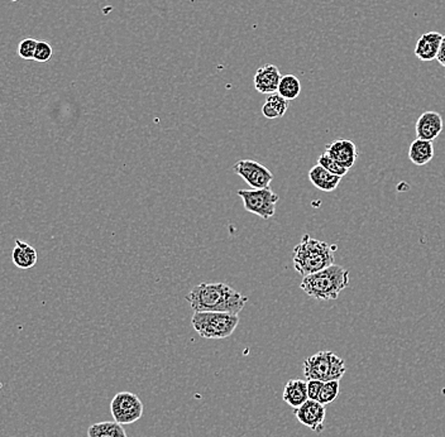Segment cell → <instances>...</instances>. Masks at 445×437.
Segmentation results:
<instances>
[{
    "label": "cell",
    "instance_id": "1",
    "mask_svg": "<svg viewBox=\"0 0 445 437\" xmlns=\"http://www.w3.org/2000/svg\"><path fill=\"white\" fill-rule=\"evenodd\" d=\"M195 312H226L238 315L248 298L226 283H200L186 296Z\"/></svg>",
    "mask_w": 445,
    "mask_h": 437
},
{
    "label": "cell",
    "instance_id": "2",
    "mask_svg": "<svg viewBox=\"0 0 445 437\" xmlns=\"http://www.w3.org/2000/svg\"><path fill=\"white\" fill-rule=\"evenodd\" d=\"M335 250L337 246L314 239L309 234H305L301 241L294 248V268L303 278L314 275L335 264Z\"/></svg>",
    "mask_w": 445,
    "mask_h": 437
},
{
    "label": "cell",
    "instance_id": "3",
    "mask_svg": "<svg viewBox=\"0 0 445 437\" xmlns=\"http://www.w3.org/2000/svg\"><path fill=\"white\" fill-rule=\"evenodd\" d=\"M349 286V272L344 267L333 264L328 268L306 275L300 283V289L308 296L318 301L337 300L340 292Z\"/></svg>",
    "mask_w": 445,
    "mask_h": 437
},
{
    "label": "cell",
    "instance_id": "4",
    "mask_svg": "<svg viewBox=\"0 0 445 437\" xmlns=\"http://www.w3.org/2000/svg\"><path fill=\"white\" fill-rule=\"evenodd\" d=\"M194 330L206 340H223L233 334L240 316L226 312H195L191 318Z\"/></svg>",
    "mask_w": 445,
    "mask_h": 437
},
{
    "label": "cell",
    "instance_id": "5",
    "mask_svg": "<svg viewBox=\"0 0 445 437\" xmlns=\"http://www.w3.org/2000/svg\"><path fill=\"white\" fill-rule=\"evenodd\" d=\"M344 373V360L330 350H321L304 361V375L308 381H340Z\"/></svg>",
    "mask_w": 445,
    "mask_h": 437
},
{
    "label": "cell",
    "instance_id": "6",
    "mask_svg": "<svg viewBox=\"0 0 445 437\" xmlns=\"http://www.w3.org/2000/svg\"><path fill=\"white\" fill-rule=\"evenodd\" d=\"M238 196L242 198L244 209L260 218L269 220L275 215L276 204L278 203V195L271 190V187L257 190H240Z\"/></svg>",
    "mask_w": 445,
    "mask_h": 437
},
{
    "label": "cell",
    "instance_id": "7",
    "mask_svg": "<svg viewBox=\"0 0 445 437\" xmlns=\"http://www.w3.org/2000/svg\"><path fill=\"white\" fill-rule=\"evenodd\" d=\"M110 412L114 421L120 425H131L143 416V403L140 397L132 392H120L112 400Z\"/></svg>",
    "mask_w": 445,
    "mask_h": 437
},
{
    "label": "cell",
    "instance_id": "8",
    "mask_svg": "<svg viewBox=\"0 0 445 437\" xmlns=\"http://www.w3.org/2000/svg\"><path fill=\"white\" fill-rule=\"evenodd\" d=\"M233 172L255 190L269 187L274 180V173L267 167L252 160L238 161L233 166Z\"/></svg>",
    "mask_w": 445,
    "mask_h": 437
},
{
    "label": "cell",
    "instance_id": "9",
    "mask_svg": "<svg viewBox=\"0 0 445 437\" xmlns=\"http://www.w3.org/2000/svg\"><path fill=\"white\" fill-rule=\"evenodd\" d=\"M326 415V406L312 400H308L303 406L295 409V416L299 422L318 434L324 430Z\"/></svg>",
    "mask_w": 445,
    "mask_h": 437
},
{
    "label": "cell",
    "instance_id": "10",
    "mask_svg": "<svg viewBox=\"0 0 445 437\" xmlns=\"http://www.w3.org/2000/svg\"><path fill=\"white\" fill-rule=\"evenodd\" d=\"M326 153L348 171L353 167L358 158L357 146L349 139H338L330 144H326Z\"/></svg>",
    "mask_w": 445,
    "mask_h": 437
},
{
    "label": "cell",
    "instance_id": "11",
    "mask_svg": "<svg viewBox=\"0 0 445 437\" xmlns=\"http://www.w3.org/2000/svg\"><path fill=\"white\" fill-rule=\"evenodd\" d=\"M443 128L444 121L440 114L437 112H425L417 119L415 132L419 139L433 142L443 132Z\"/></svg>",
    "mask_w": 445,
    "mask_h": 437
},
{
    "label": "cell",
    "instance_id": "12",
    "mask_svg": "<svg viewBox=\"0 0 445 437\" xmlns=\"http://www.w3.org/2000/svg\"><path fill=\"white\" fill-rule=\"evenodd\" d=\"M281 78L283 76L280 74V70L276 67L275 65H265L255 72V90L265 95L277 92Z\"/></svg>",
    "mask_w": 445,
    "mask_h": 437
},
{
    "label": "cell",
    "instance_id": "13",
    "mask_svg": "<svg viewBox=\"0 0 445 437\" xmlns=\"http://www.w3.org/2000/svg\"><path fill=\"white\" fill-rule=\"evenodd\" d=\"M443 37L444 35L439 33V32L424 33L419 38L417 46H415V51H414L415 56L419 60L425 61V62L437 60L439 49H440V44L443 41Z\"/></svg>",
    "mask_w": 445,
    "mask_h": 437
},
{
    "label": "cell",
    "instance_id": "14",
    "mask_svg": "<svg viewBox=\"0 0 445 437\" xmlns=\"http://www.w3.org/2000/svg\"><path fill=\"white\" fill-rule=\"evenodd\" d=\"M283 401L292 409H299L308 400V382L303 379H290L283 388Z\"/></svg>",
    "mask_w": 445,
    "mask_h": 437
},
{
    "label": "cell",
    "instance_id": "15",
    "mask_svg": "<svg viewBox=\"0 0 445 437\" xmlns=\"http://www.w3.org/2000/svg\"><path fill=\"white\" fill-rule=\"evenodd\" d=\"M343 177L337 176L332 172L326 171L324 167L320 164H315L312 169L309 171V180L311 184L314 185L317 189L324 192H332L339 186L340 181Z\"/></svg>",
    "mask_w": 445,
    "mask_h": 437
},
{
    "label": "cell",
    "instance_id": "16",
    "mask_svg": "<svg viewBox=\"0 0 445 437\" xmlns=\"http://www.w3.org/2000/svg\"><path fill=\"white\" fill-rule=\"evenodd\" d=\"M12 261L19 269L33 268L37 263V252L28 243L15 240V247L12 252Z\"/></svg>",
    "mask_w": 445,
    "mask_h": 437
},
{
    "label": "cell",
    "instance_id": "17",
    "mask_svg": "<svg viewBox=\"0 0 445 437\" xmlns=\"http://www.w3.org/2000/svg\"><path fill=\"white\" fill-rule=\"evenodd\" d=\"M434 144L433 142L424 141V139H415L411 143L409 148V158L411 162L417 166H425L430 162L434 158Z\"/></svg>",
    "mask_w": 445,
    "mask_h": 437
},
{
    "label": "cell",
    "instance_id": "18",
    "mask_svg": "<svg viewBox=\"0 0 445 437\" xmlns=\"http://www.w3.org/2000/svg\"><path fill=\"white\" fill-rule=\"evenodd\" d=\"M89 437H128L123 426L117 421L94 423L87 429Z\"/></svg>",
    "mask_w": 445,
    "mask_h": 437
},
{
    "label": "cell",
    "instance_id": "19",
    "mask_svg": "<svg viewBox=\"0 0 445 437\" xmlns=\"http://www.w3.org/2000/svg\"><path fill=\"white\" fill-rule=\"evenodd\" d=\"M287 112V100L283 99L278 92L269 94L265 105L262 106V114L267 119L281 118Z\"/></svg>",
    "mask_w": 445,
    "mask_h": 437
},
{
    "label": "cell",
    "instance_id": "20",
    "mask_svg": "<svg viewBox=\"0 0 445 437\" xmlns=\"http://www.w3.org/2000/svg\"><path fill=\"white\" fill-rule=\"evenodd\" d=\"M277 92L283 96V99L295 100L301 92L300 80L295 75H286L280 80V85Z\"/></svg>",
    "mask_w": 445,
    "mask_h": 437
},
{
    "label": "cell",
    "instance_id": "21",
    "mask_svg": "<svg viewBox=\"0 0 445 437\" xmlns=\"http://www.w3.org/2000/svg\"><path fill=\"white\" fill-rule=\"evenodd\" d=\"M340 383L339 381H329L324 382L320 395H319L318 401L321 404H330L337 400V397L339 395Z\"/></svg>",
    "mask_w": 445,
    "mask_h": 437
},
{
    "label": "cell",
    "instance_id": "22",
    "mask_svg": "<svg viewBox=\"0 0 445 437\" xmlns=\"http://www.w3.org/2000/svg\"><path fill=\"white\" fill-rule=\"evenodd\" d=\"M318 164H320L321 167H324L326 171L337 175V176L344 177L348 173V169H343L342 166H339L338 163L333 160L332 157L326 155V152L323 155H319Z\"/></svg>",
    "mask_w": 445,
    "mask_h": 437
},
{
    "label": "cell",
    "instance_id": "23",
    "mask_svg": "<svg viewBox=\"0 0 445 437\" xmlns=\"http://www.w3.org/2000/svg\"><path fill=\"white\" fill-rule=\"evenodd\" d=\"M37 43L33 38H26L23 40L19 44H18V55L22 57L23 60H33L35 58V49H37Z\"/></svg>",
    "mask_w": 445,
    "mask_h": 437
},
{
    "label": "cell",
    "instance_id": "24",
    "mask_svg": "<svg viewBox=\"0 0 445 437\" xmlns=\"http://www.w3.org/2000/svg\"><path fill=\"white\" fill-rule=\"evenodd\" d=\"M52 56H53V49L51 47L50 43L38 41L33 60L37 62H47L50 61Z\"/></svg>",
    "mask_w": 445,
    "mask_h": 437
},
{
    "label": "cell",
    "instance_id": "25",
    "mask_svg": "<svg viewBox=\"0 0 445 437\" xmlns=\"http://www.w3.org/2000/svg\"><path fill=\"white\" fill-rule=\"evenodd\" d=\"M323 384H324V382L314 381V379L308 381V395H309V400L318 401L319 395H320V391H321Z\"/></svg>",
    "mask_w": 445,
    "mask_h": 437
},
{
    "label": "cell",
    "instance_id": "26",
    "mask_svg": "<svg viewBox=\"0 0 445 437\" xmlns=\"http://www.w3.org/2000/svg\"><path fill=\"white\" fill-rule=\"evenodd\" d=\"M437 60H438L439 64L442 65L443 67H445V35L443 37L442 44H440V49H439Z\"/></svg>",
    "mask_w": 445,
    "mask_h": 437
}]
</instances>
